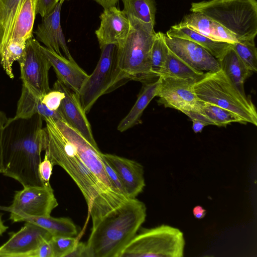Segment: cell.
Listing matches in <instances>:
<instances>
[{
	"instance_id": "cell-1",
	"label": "cell",
	"mask_w": 257,
	"mask_h": 257,
	"mask_svg": "<svg viewBox=\"0 0 257 257\" xmlns=\"http://www.w3.org/2000/svg\"><path fill=\"white\" fill-rule=\"evenodd\" d=\"M45 154L53 166L63 169L77 185L86 202L92 226L128 199L103 184L89 169L75 147L63 135L54 119L48 118Z\"/></svg>"
},
{
	"instance_id": "cell-2",
	"label": "cell",
	"mask_w": 257,
	"mask_h": 257,
	"mask_svg": "<svg viewBox=\"0 0 257 257\" xmlns=\"http://www.w3.org/2000/svg\"><path fill=\"white\" fill-rule=\"evenodd\" d=\"M43 119L36 114L20 124L16 133H4L3 140V175L15 179L24 187L44 186L38 167L41 152L47 144Z\"/></svg>"
},
{
	"instance_id": "cell-3",
	"label": "cell",
	"mask_w": 257,
	"mask_h": 257,
	"mask_svg": "<svg viewBox=\"0 0 257 257\" xmlns=\"http://www.w3.org/2000/svg\"><path fill=\"white\" fill-rule=\"evenodd\" d=\"M147 216L144 202L128 199L92 226L85 257H119L137 233Z\"/></svg>"
},
{
	"instance_id": "cell-4",
	"label": "cell",
	"mask_w": 257,
	"mask_h": 257,
	"mask_svg": "<svg viewBox=\"0 0 257 257\" xmlns=\"http://www.w3.org/2000/svg\"><path fill=\"white\" fill-rule=\"evenodd\" d=\"M127 17L129 32L116 45L118 66L130 80L151 81L154 78L151 69V52L156 34L154 26L134 17Z\"/></svg>"
},
{
	"instance_id": "cell-5",
	"label": "cell",
	"mask_w": 257,
	"mask_h": 257,
	"mask_svg": "<svg viewBox=\"0 0 257 257\" xmlns=\"http://www.w3.org/2000/svg\"><path fill=\"white\" fill-rule=\"evenodd\" d=\"M194 91L202 101L229 110L245 122L257 125V113L250 98L242 94L220 69L206 72L195 81Z\"/></svg>"
},
{
	"instance_id": "cell-6",
	"label": "cell",
	"mask_w": 257,
	"mask_h": 257,
	"mask_svg": "<svg viewBox=\"0 0 257 257\" xmlns=\"http://www.w3.org/2000/svg\"><path fill=\"white\" fill-rule=\"evenodd\" d=\"M200 12L233 33L238 42L254 41L257 34L256 0H210L191 4Z\"/></svg>"
},
{
	"instance_id": "cell-7",
	"label": "cell",
	"mask_w": 257,
	"mask_h": 257,
	"mask_svg": "<svg viewBox=\"0 0 257 257\" xmlns=\"http://www.w3.org/2000/svg\"><path fill=\"white\" fill-rule=\"evenodd\" d=\"M121 251L119 257H182L185 240L178 228L162 224L140 228Z\"/></svg>"
},
{
	"instance_id": "cell-8",
	"label": "cell",
	"mask_w": 257,
	"mask_h": 257,
	"mask_svg": "<svg viewBox=\"0 0 257 257\" xmlns=\"http://www.w3.org/2000/svg\"><path fill=\"white\" fill-rule=\"evenodd\" d=\"M100 49V57L97 65L78 94L86 113L89 112L101 96L110 92L130 80L118 66L116 45H105Z\"/></svg>"
},
{
	"instance_id": "cell-9",
	"label": "cell",
	"mask_w": 257,
	"mask_h": 257,
	"mask_svg": "<svg viewBox=\"0 0 257 257\" xmlns=\"http://www.w3.org/2000/svg\"><path fill=\"white\" fill-rule=\"evenodd\" d=\"M58 205L51 187L27 186L15 192L11 205L0 206V210L9 212V219L15 223L25 217L50 215Z\"/></svg>"
},
{
	"instance_id": "cell-10",
	"label": "cell",
	"mask_w": 257,
	"mask_h": 257,
	"mask_svg": "<svg viewBox=\"0 0 257 257\" xmlns=\"http://www.w3.org/2000/svg\"><path fill=\"white\" fill-rule=\"evenodd\" d=\"M18 62L23 85L31 93L41 98L51 90L49 71L51 65L42 51L41 44L33 36L27 40Z\"/></svg>"
},
{
	"instance_id": "cell-11",
	"label": "cell",
	"mask_w": 257,
	"mask_h": 257,
	"mask_svg": "<svg viewBox=\"0 0 257 257\" xmlns=\"http://www.w3.org/2000/svg\"><path fill=\"white\" fill-rule=\"evenodd\" d=\"M159 77V103L182 112L194 109L199 105L200 100L193 89L195 81L168 76Z\"/></svg>"
},
{
	"instance_id": "cell-12",
	"label": "cell",
	"mask_w": 257,
	"mask_h": 257,
	"mask_svg": "<svg viewBox=\"0 0 257 257\" xmlns=\"http://www.w3.org/2000/svg\"><path fill=\"white\" fill-rule=\"evenodd\" d=\"M16 232H10L9 240L0 246V257H29L52 235L46 229L30 222Z\"/></svg>"
},
{
	"instance_id": "cell-13",
	"label": "cell",
	"mask_w": 257,
	"mask_h": 257,
	"mask_svg": "<svg viewBox=\"0 0 257 257\" xmlns=\"http://www.w3.org/2000/svg\"><path fill=\"white\" fill-rule=\"evenodd\" d=\"M168 49L177 57L195 69L215 72L220 69L218 60L208 51L191 41L164 35Z\"/></svg>"
},
{
	"instance_id": "cell-14",
	"label": "cell",
	"mask_w": 257,
	"mask_h": 257,
	"mask_svg": "<svg viewBox=\"0 0 257 257\" xmlns=\"http://www.w3.org/2000/svg\"><path fill=\"white\" fill-rule=\"evenodd\" d=\"M55 121L63 135L75 147L77 153L85 165L100 181L114 190L106 174L102 153L98 146L91 144L65 121L60 120Z\"/></svg>"
},
{
	"instance_id": "cell-15",
	"label": "cell",
	"mask_w": 257,
	"mask_h": 257,
	"mask_svg": "<svg viewBox=\"0 0 257 257\" xmlns=\"http://www.w3.org/2000/svg\"><path fill=\"white\" fill-rule=\"evenodd\" d=\"M53 89L61 91L65 95L58 109L64 121L91 144L98 146L78 95L58 80L54 83Z\"/></svg>"
},
{
	"instance_id": "cell-16",
	"label": "cell",
	"mask_w": 257,
	"mask_h": 257,
	"mask_svg": "<svg viewBox=\"0 0 257 257\" xmlns=\"http://www.w3.org/2000/svg\"><path fill=\"white\" fill-rule=\"evenodd\" d=\"M102 157L117 173L128 198H135L145 186L143 166L139 163L110 154Z\"/></svg>"
},
{
	"instance_id": "cell-17",
	"label": "cell",
	"mask_w": 257,
	"mask_h": 257,
	"mask_svg": "<svg viewBox=\"0 0 257 257\" xmlns=\"http://www.w3.org/2000/svg\"><path fill=\"white\" fill-rule=\"evenodd\" d=\"M100 24L95 30L100 48L107 44L116 45L127 35L130 24L122 11L115 6L104 9L99 16Z\"/></svg>"
},
{
	"instance_id": "cell-18",
	"label": "cell",
	"mask_w": 257,
	"mask_h": 257,
	"mask_svg": "<svg viewBox=\"0 0 257 257\" xmlns=\"http://www.w3.org/2000/svg\"><path fill=\"white\" fill-rule=\"evenodd\" d=\"M63 3L59 2L51 13L42 18L34 33L37 40L44 44L45 47L60 55H62L60 51L62 49L66 58L73 61L61 26L60 13Z\"/></svg>"
},
{
	"instance_id": "cell-19",
	"label": "cell",
	"mask_w": 257,
	"mask_h": 257,
	"mask_svg": "<svg viewBox=\"0 0 257 257\" xmlns=\"http://www.w3.org/2000/svg\"><path fill=\"white\" fill-rule=\"evenodd\" d=\"M41 49L53 67L57 80L78 95L89 75L74 60H70L41 45Z\"/></svg>"
},
{
	"instance_id": "cell-20",
	"label": "cell",
	"mask_w": 257,
	"mask_h": 257,
	"mask_svg": "<svg viewBox=\"0 0 257 257\" xmlns=\"http://www.w3.org/2000/svg\"><path fill=\"white\" fill-rule=\"evenodd\" d=\"M36 114L40 115L43 120L48 118H53L55 120L64 121L58 110L49 109L42 103L41 98L34 96L23 85L21 94L17 103L16 114L13 117L8 118L5 128L15 120L29 119Z\"/></svg>"
},
{
	"instance_id": "cell-21",
	"label": "cell",
	"mask_w": 257,
	"mask_h": 257,
	"mask_svg": "<svg viewBox=\"0 0 257 257\" xmlns=\"http://www.w3.org/2000/svg\"><path fill=\"white\" fill-rule=\"evenodd\" d=\"M183 113L191 120H200L207 125L225 126L231 122L245 123L241 117L232 112L201 100L196 108Z\"/></svg>"
},
{
	"instance_id": "cell-22",
	"label": "cell",
	"mask_w": 257,
	"mask_h": 257,
	"mask_svg": "<svg viewBox=\"0 0 257 257\" xmlns=\"http://www.w3.org/2000/svg\"><path fill=\"white\" fill-rule=\"evenodd\" d=\"M166 35L188 40L200 45L218 60L232 47V44L212 40L180 23L172 26Z\"/></svg>"
},
{
	"instance_id": "cell-23",
	"label": "cell",
	"mask_w": 257,
	"mask_h": 257,
	"mask_svg": "<svg viewBox=\"0 0 257 257\" xmlns=\"http://www.w3.org/2000/svg\"><path fill=\"white\" fill-rule=\"evenodd\" d=\"M160 79L145 83L138 98L128 114L120 121L117 130L123 132L140 122L141 117L151 101L158 96Z\"/></svg>"
},
{
	"instance_id": "cell-24",
	"label": "cell",
	"mask_w": 257,
	"mask_h": 257,
	"mask_svg": "<svg viewBox=\"0 0 257 257\" xmlns=\"http://www.w3.org/2000/svg\"><path fill=\"white\" fill-rule=\"evenodd\" d=\"M218 61L225 74L242 94H245L244 83L252 72L246 67L232 47Z\"/></svg>"
},
{
	"instance_id": "cell-25",
	"label": "cell",
	"mask_w": 257,
	"mask_h": 257,
	"mask_svg": "<svg viewBox=\"0 0 257 257\" xmlns=\"http://www.w3.org/2000/svg\"><path fill=\"white\" fill-rule=\"evenodd\" d=\"M36 0L24 1L9 42L16 41L26 43L33 36V26L36 16Z\"/></svg>"
},
{
	"instance_id": "cell-26",
	"label": "cell",
	"mask_w": 257,
	"mask_h": 257,
	"mask_svg": "<svg viewBox=\"0 0 257 257\" xmlns=\"http://www.w3.org/2000/svg\"><path fill=\"white\" fill-rule=\"evenodd\" d=\"M30 222L47 230L53 236H74L78 233L77 227L73 221L67 217H53L49 216L28 217L21 222Z\"/></svg>"
},
{
	"instance_id": "cell-27",
	"label": "cell",
	"mask_w": 257,
	"mask_h": 257,
	"mask_svg": "<svg viewBox=\"0 0 257 257\" xmlns=\"http://www.w3.org/2000/svg\"><path fill=\"white\" fill-rule=\"evenodd\" d=\"M204 73L191 67L175 55L169 49L159 76H168L197 80Z\"/></svg>"
},
{
	"instance_id": "cell-28",
	"label": "cell",
	"mask_w": 257,
	"mask_h": 257,
	"mask_svg": "<svg viewBox=\"0 0 257 257\" xmlns=\"http://www.w3.org/2000/svg\"><path fill=\"white\" fill-rule=\"evenodd\" d=\"M127 16H133L146 24L155 26L156 12L154 0H121Z\"/></svg>"
},
{
	"instance_id": "cell-29",
	"label": "cell",
	"mask_w": 257,
	"mask_h": 257,
	"mask_svg": "<svg viewBox=\"0 0 257 257\" xmlns=\"http://www.w3.org/2000/svg\"><path fill=\"white\" fill-rule=\"evenodd\" d=\"M24 0H1L5 10L1 54L11 40L17 17Z\"/></svg>"
},
{
	"instance_id": "cell-30",
	"label": "cell",
	"mask_w": 257,
	"mask_h": 257,
	"mask_svg": "<svg viewBox=\"0 0 257 257\" xmlns=\"http://www.w3.org/2000/svg\"><path fill=\"white\" fill-rule=\"evenodd\" d=\"M164 35L162 32L156 33L151 49V69L154 78L159 77L169 51Z\"/></svg>"
},
{
	"instance_id": "cell-31",
	"label": "cell",
	"mask_w": 257,
	"mask_h": 257,
	"mask_svg": "<svg viewBox=\"0 0 257 257\" xmlns=\"http://www.w3.org/2000/svg\"><path fill=\"white\" fill-rule=\"evenodd\" d=\"M26 43L11 41L3 50L0 63L7 75L12 79L14 77L13 64L22 56Z\"/></svg>"
},
{
	"instance_id": "cell-32",
	"label": "cell",
	"mask_w": 257,
	"mask_h": 257,
	"mask_svg": "<svg viewBox=\"0 0 257 257\" xmlns=\"http://www.w3.org/2000/svg\"><path fill=\"white\" fill-rule=\"evenodd\" d=\"M213 20L200 12H192L185 16L180 24L213 40L212 23Z\"/></svg>"
},
{
	"instance_id": "cell-33",
	"label": "cell",
	"mask_w": 257,
	"mask_h": 257,
	"mask_svg": "<svg viewBox=\"0 0 257 257\" xmlns=\"http://www.w3.org/2000/svg\"><path fill=\"white\" fill-rule=\"evenodd\" d=\"M232 48L252 72L257 71V49L254 41L237 42L232 44Z\"/></svg>"
},
{
	"instance_id": "cell-34",
	"label": "cell",
	"mask_w": 257,
	"mask_h": 257,
	"mask_svg": "<svg viewBox=\"0 0 257 257\" xmlns=\"http://www.w3.org/2000/svg\"><path fill=\"white\" fill-rule=\"evenodd\" d=\"M53 257H67L79 241L74 236H53L51 239Z\"/></svg>"
},
{
	"instance_id": "cell-35",
	"label": "cell",
	"mask_w": 257,
	"mask_h": 257,
	"mask_svg": "<svg viewBox=\"0 0 257 257\" xmlns=\"http://www.w3.org/2000/svg\"><path fill=\"white\" fill-rule=\"evenodd\" d=\"M213 40L230 44L237 42L235 35L226 28L213 21L212 23Z\"/></svg>"
},
{
	"instance_id": "cell-36",
	"label": "cell",
	"mask_w": 257,
	"mask_h": 257,
	"mask_svg": "<svg viewBox=\"0 0 257 257\" xmlns=\"http://www.w3.org/2000/svg\"><path fill=\"white\" fill-rule=\"evenodd\" d=\"M102 161L106 174L113 189L117 192L127 197L117 173L103 157Z\"/></svg>"
},
{
	"instance_id": "cell-37",
	"label": "cell",
	"mask_w": 257,
	"mask_h": 257,
	"mask_svg": "<svg viewBox=\"0 0 257 257\" xmlns=\"http://www.w3.org/2000/svg\"><path fill=\"white\" fill-rule=\"evenodd\" d=\"M64 97L65 95L62 91L53 89L44 95L41 98V101L49 109L57 110Z\"/></svg>"
},
{
	"instance_id": "cell-38",
	"label": "cell",
	"mask_w": 257,
	"mask_h": 257,
	"mask_svg": "<svg viewBox=\"0 0 257 257\" xmlns=\"http://www.w3.org/2000/svg\"><path fill=\"white\" fill-rule=\"evenodd\" d=\"M53 165L45 154L44 158L40 162L38 167V173L40 179L44 186L51 187L50 179L52 174Z\"/></svg>"
},
{
	"instance_id": "cell-39",
	"label": "cell",
	"mask_w": 257,
	"mask_h": 257,
	"mask_svg": "<svg viewBox=\"0 0 257 257\" xmlns=\"http://www.w3.org/2000/svg\"><path fill=\"white\" fill-rule=\"evenodd\" d=\"M58 2V0H36V15L42 18L46 16L54 10Z\"/></svg>"
},
{
	"instance_id": "cell-40",
	"label": "cell",
	"mask_w": 257,
	"mask_h": 257,
	"mask_svg": "<svg viewBox=\"0 0 257 257\" xmlns=\"http://www.w3.org/2000/svg\"><path fill=\"white\" fill-rule=\"evenodd\" d=\"M50 239L45 240L42 243L36 250L29 255V257H53Z\"/></svg>"
},
{
	"instance_id": "cell-41",
	"label": "cell",
	"mask_w": 257,
	"mask_h": 257,
	"mask_svg": "<svg viewBox=\"0 0 257 257\" xmlns=\"http://www.w3.org/2000/svg\"><path fill=\"white\" fill-rule=\"evenodd\" d=\"M86 245L82 242H78L74 250L67 257H85Z\"/></svg>"
},
{
	"instance_id": "cell-42",
	"label": "cell",
	"mask_w": 257,
	"mask_h": 257,
	"mask_svg": "<svg viewBox=\"0 0 257 257\" xmlns=\"http://www.w3.org/2000/svg\"><path fill=\"white\" fill-rule=\"evenodd\" d=\"M193 214L195 218L202 219L205 216L206 210L202 206L197 205L193 209Z\"/></svg>"
},
{
	"instance_id": "cell-43",
	"label": "cell",
	"mask_w": 257,
	"mask_h": 257,
	"mask_svg": "<svg viewBox=\"0 0 257 257\" xmlns=\"http://www.w3.org/2000/svg\"><path fill=\"white\" fill-rule=\"evenodd\" d=\"M100 5L103 9L115 6L119 0H93Z\"/></svg>"
},
{
	"instance_id": "cell-44",
	"label": "cell",
	"mask_w": 257,
	"mask_h": 257,
	"mask_svg": "<svg viewBox=\"0 0 257 257\" xmlns=\"http://www.w3.org/2000/svg\"><path fill=\"white\" fill-rule=\"evenodd\" d=\"M192 128L195 133L201 132L203 127L207 125L204 122L196 119H192Z\"/></svg>"
},
{
	"instance_id": "cell-45",
	"label": "cell",
	"mask_w": 257,
	"mask_h": 257,
	"mask_svg": "<svg viewBox=\"0 0 257 257\" xmlns=\"http://www.w3.org/2000/svg\"><path fill=\"white\" fill-rule=\"evenodd\" d=\"M4 130L5 128H0V174H2L4 171L3 165V140Z\"/></svg>"
},
{
	"instance_id": "cell-46",
	"label": "cell",
	"mask_w": 257,
	"mask_h": 257,
	"mask_svg": "<svg viewBox=\"0 0 257 257\" xmlns=\"http://www.w3.org/2000/svg\"><path fill=\"white\" fill-rule=\"evenodd\" d=\"M8 120V118L6 114L3 112L0 111V128H5Z\"/></svg>"
},
{
	"instance_id": "cell-47",
	"label": "cell",
	"mask_w": 257,
	"mask_h": 257,
	"mask_svg": "<svg viewBox=\"0 0 257 257\" xmlns=\"http://www.w3.org/2000/svg\"><path fill=\"white\" fill-rule=\"evenodd\" d=\"M3 213H0V236L9 228V227L4 224V222L2 219Z\"/></svg>"
},
{
	"instance_id": "cell-48",
	"label": "cell",
	"mask_w": 257,
	"mask_h": 257,
	"mask_svg": "<svg viewBox=\"0 0 257 257\" xmlns=\"http://www.w3.org/2000/svg\"><path fill=\"white\" fill-rule=\"evenodd\" d=\"M65 1H69V0H58L59 2H61L63 3Z\"/></svg>"
}]
</instances>
